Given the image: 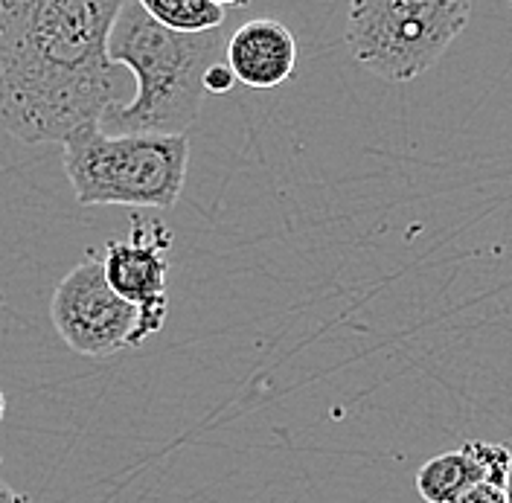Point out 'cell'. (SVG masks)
Masks as SVG:
<instances>
[{
  "mask_svg": "<svg viewBox=\"0 0 512 503\" xmlns=\"http://www.w3.org/2000/svg\"><path fill=\"white\" fill-rule=\"evenodd\" d=\"M126 0H0V126L27 146L62 143L126 102L108 35Z\"/></svg>",
  "mask_w": 512,
  "mask_h": 503,
  "instance_id": "cell-1",
  "label": "cell"
},
{
  "mask_svg": "<svg viewBox=\"0 0 512 503\" xmlns=\"http://www.w3.org/2000/svg\"><path fill=\"white\" fill-rule=\"evenodd\" d=\"M227 35L175 32L137 0H126L108 35L111 62L126 67L137 91L99 117L105 134H187L204 102V70L222 62Z\"/></svg>",
  "mask_w": 512,
  "mask_h": 503,
  "instance_id": "cell-2",
  "label": "cell"
},
{
  "mask_svg": "<svg viewBox=\"0 0 512 503\" xmlns=\"http://www.w3.org/2000/svg\"><path fill=\"white\" fill-rule=\"evenodd\" d=\"M64 172L82 207L172 210L190 166L187 134H105L99 123L62 140Z\"/></svg>",
  "mask_w": 512,
  "mask_h": 503,
  "instance_id": "cell-3",
  "label": "cell"
},
{
  "mask_svg": "<svg viewBox=\"0 0 512 503\" xmlns=\"http://www.w3.org/2000/svg\"><path fill=\"white\" fill-rule=\"evenodd\" d=\"M472 0H352V56L387 82H411L431 70L466 30Z\"/></svg>",
  "mask_w": 512,
  "mask_h": 503,
  "instance_id": "cell-4",
  "label": "cell"
},
{
  "mask_svg": "<svg viewBox=\"0 0 512 503\" xmlns=\"http://www.w3.org/2000/svg\"><path fill=\"white\" fill-rule=\"evenodd\" d=\"M50 320L67 349L85 358H108L140 346V312L108 285L102 259L94 253L76 262L56 285Z\"/></svg>",
  "mask_w": 512,
  "mask_h": 503,
  "instance_id": "cell-5",
  "label": "cell"
},
{
  "mask_svg": "<svg viewBox=\"0 0 512 503\" xmlns=\"http://www.w3.org/2000/svg\"><path fill=\"white\" fill-rule=\"evenodd\" d=\"M172 248V230L160 219L131 216L128 239H111L105 245L102 268L108 285L137 306L140 326H137V344L143 346L152 335H158L166 323V274Z\"/></svg>",
  "mask_w": 512,
  "mask_h": 503,
  "instance_id": "cell-6",
  "label": "cell"
},
{
  "mask_svg": "<svg viewBox=\"0 0 512 503\" xmlns=\"http://www.w3.org/2000/svg\"><path fill=\"white\" fill-rule=\"evenodd\" d=\"M224 62L236 73V82L254 91H271L294 76L297 38L277 18H254L227 38Z\"/></svg>",
  "mask_w": 512,
  "mask_h": 503,
  "instance_id": "cell-7",
  "label": "cell"
},
{
  "mask_svg": "<svg viewBox=\"0 0 512 503\" xmlns=\"http://www.w3.org/2000/svg\"><path fill=\"white\" fill-rule=\"evenodd\" d=\"M478 480H483V472L475 463V457L466 448H457V451L431 457L416 472V492L425 503H448Z\"/></svg>",
  "mask_w": 512,
  "mask_h": 503,
  "instance_id": "cell-8",
  "label": "cell"
},
{
  "mask_svg": "<svg viewBox=\"0 0 512 503\" xmlns=\"http://www.w3.org/2000/svg\"><path fill=\"white\" fill-rule=\"evenodd\" d=\"M158 24L175 32H210L224 27V9L213 0H137Z\"/></svg>",
  "mask_w": 512,
  "mask_h": 503,
  "instance_id": "cell-9",
  "label": "cell"
},
{
  "mask_svg": "<svg viewBox=\"0 0 512 503\" xmlns=\"http://www.w3.org/2000/svg\"><path fill=\"white\" fill-rule=\"evenodd\" d=\"M463 448L475 457V463H478L480 472H483V480L498 483V486H507V477H510V466H512L510 445L486 442V440H469Z\"/></svg>",
  "mask_w": 512,
  "mask_h": 503,
  "instance_id": "cell-10",
  "label": "cell"
},
{
  "mask_svg": "<svg viewBox=\"0 0 512 503\" xmlns=\"http://www.w3.org/2000/svg\"><path fill=\"white\" fill-rule=\"evenodd\" d=\"M448 503H507V486L478 480V483H472L469 489H463L454 501Z\"/></svg>",
  "mask_w": 512,
  "mask_h": 503,
  "instance_id": "cell-11",
  "label": "cell"
},
{
  "mask_svg": "<svg viewBox=\"0 0 512 503\" xmlns=\"http://www.w3.org/2000/svg\"><path fill=\"white\" fill-rule=\"evenodd\" d=\"M236 88V73L230 70V64L216 62L210 64L207 70H204V91L207 94H227V91H233Z\"/></svg>",
  "mask_w": 512,
  "mask_h": 503,
  "instance_id": "cell-12",
  "label": "cell"
},
{
  "mask_svg": "<svg viewBox=\"0 0 512 503\" xmlns=\"http://www.w3.org/2000/svg\"><path fill=\"white\" fill-rule=\"evenodd\" d=\"M0 503H30V498L21 495V492H15V489L0 477Z\"/></svg>",
  "mask_w": 512,
  "mask_h": 503,
  "instance_id": "cell-13",
  "label": "cell"
},
{
  "mask_svg": "<svg viewBox=\"0 0 512 503\" xmlns=\"http://www.w3.org/2000/svg\"><path fill=\"white\" fill-rule=\"evenodd\" d=\"M213 3H219L222 9H227V6H245V3H251V0H213Z\"/></svg>",
  "mask_w": 512,
  "mask_h": 503,
  "instance_id": "cell-14",
  "label": "cell"
},
{
  "mask_svg": "<svg viewBox=\"0 0 512 503\" xmlns=\"http://www.w3.org/2000/svg\"><path fill=\"white\" fill-rule=\"evenodd\" d=\"M507 503H512V466H510V477H507Z\"/></svg>",
  "mask_w": 512,
  "mask_h": 503,
  "instance_id": "cell-15",
  "label": "cell"
},
{
  "mask_svg": "<svg viewBox=\"0 0 512 503\" xmlns=\"http://www.w3.org/2000/svg\"><path fill=\"white\" fill-rule=\"evenodd\" d=\"M6 416V396H3V390H0V419Z\"/></svg>",
  "mask_w": 512,
  "mask_h": 503,
  "instance_id": "cell-16",
  "label": "cell"
}]
</instances>
